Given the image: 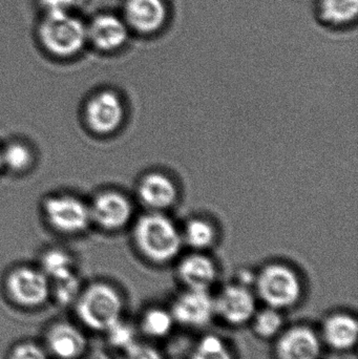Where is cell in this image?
Instances as JSON below:
<instances>
[{"label": "cell", "instance_id": "5bb4252c", "mask_svg": "<svg viewBox=\"0 0 358 359\" xmlns=\"http://www.w3.org/2000/svg\"><path fill=\"white\" fill-rule=\"evenodd\" d=\"M86 27L88 41L103 52H113L122 48L128 38V25L115 15H98Z\"/></svg>", "mask_w": 358, "mask_h": 359}, {"label": "cell", "instance_id": "f546056e", "mask_svg": "<svg viewBox=\"0 0 358 359\" xmlns=\"http://www.w3.org/2000/svg\"><path fill=\"white\" fill-rule=\"evenodd\" d=\"M1 170H4V165H2L1 147H0V172H1Z\"/></svg>", "mask_w": 358, "mask_h": 359}, {"label": "cell", "instance_id": "277c9868", "mask_svg": "<svg viewBox=\"0 0 358 359\" xmlns=\"http://www.w3.org/2000/svg\"><path fill=\"white\" fill-rule=\"evenodd\" d=\"M39 37L46 50L54 56H75L88 42V27L71 13L46 14L39 27Z\"/></svg>", "mask_w": 358, "mask_h": 359}, {"label": "cell", "instance_id": "6da1fadb", "mask_svg": "<svg viewBox=\"0 0 358 359\" xmlns=\"http://www.w3.org/2000/svg\"><path fill=\"white\" fill-rule=\"evenodd\" d=\"M78 324L86 331L103 333L123 320L125 301L121 291L111 283H90L83 286L73 306Z\"/></svg>", "mask_w": 358, "mask_h": 359}, {"label": "cell", "instance_id": "ac0fdd59", "mask_svg": "<svg viewBox=\"0 0 358 359\" xmlns=\"http://www.w3.org/2000/svg\"><path fill=\"white\" fill-rule=\"evenodd\" d=\"M176 323L170 308L151 306L141 314L139 330L143 335L153 339H163L174 331Z\"/></svg>", "mask_w": 358, "mask_h": 359}, {"label": "cell", "instance_id": "ba28073f", "mask_svg": "<svg viewBox=\"0 0 358 359\" xmlns=\"http://www.w3.org/2000/svg\"><path fill=\"white\" fill-rule=\"evenodd\" d=\"M42 345L50 359H82L90 348L85 329L69 320H55L48 325Z\"/></svg>", "mask_w": 358, "mask_h": 359}, {"label": "cell", "instance_id": "4316f807", "mask_svg": "<svg viewBox=\"0 0 358 359\" xmlns=\"http://www.w3.org/2000/svg\"><path fill=\"white\" fill-rule=\"evenodd\" d=\"M6 359H50L42 343L18 341L8 350Z\"/></svg>", "mask_w": 358, "mask_h": 359}, {"label": "cell", "instance_id": "8fae6325", "mask_svg": "<svg viewBox=\"0 0 358 359\" xmlns=\"http://www.w3.org/2000/svg\"><path fill=\"white\" fill-rule=\"evenodd\" d=\"M92 225L107 231L122 229L130 224L134 207L130 198L115 190H104L88 202Z\"/></svg>", "mask_w": 358, "mask_h": 359}, {"label": "cell", "instance_id": "d6986e66", "mask_svg": "<svg viewBox=\"0 0 358 359\" xmlns=\"http://www.w3.org/2000/svg\"><path fill=\"white\" fill-rule=\"evenodd\" d=\"M38 267L48 276L50 283L77 274L73 255L60 248L48 249L42 253Z\"/></svg>", "mask_w": 358, "mask_h": 359}, {"label": "cell", "instance_id": "e0dca14e", "mask_svg": "<svg viewBox=\"0 0 358 359\" xmlns=\"http://www.w3.org/2000/svg\"><path fill=\"white\" fill-rule=\"evenodd\" d=\"M126 21L141 33H153L163 25L166 8L162 0H126Z\"/></svg>", "mask_w": 358, "mask_h": 359}, {"label": "cell", "instance_id": "3957f363", "mask_svg": "<svg viewBox=\"0 0 358 359\" xmlns=\"http://www.w3.org/2000/svg\"><path fill=\"white\" fill-rule=\"evenodd\" d=\"M254 293L267 307L292 309L302 301L304 286L296 270L285 264L265 266L254 278Z\"/></svg>", "mask_w": 358, "mask_h": 359}, {"label": "cell", "instance_id": "7c38bea8", "mask_svg": "<svg viewBox=\"0 0 358 359\" xmlns=\"http://www.w3.org/2000/svg\"><path fill=\"white\" fill-rule=\"evenodd\" d=\"M319 333L306 324L294 325L275 339L277 359H321L323 352Z\"/></svg>", "mask_w": 358, "mask_h": 359}, {"label": "cell", "instance_id": "603a6c76", "mask_svg": "<svg viewBox=\"0 0 358 359\" xmlns=\"http://www.w3.org/2000/svg\"><path fill=\"white\" fill-rule=\"evenodd\" d=\"M183 240L195 250L209 248L216 240L214 226L203 219H193L185 228Z\"/></svg>", "mask_w": 358, "mask_h": 359}, {"label": "cell", "instance_id": "9c48e42d", "mask_svg": "<svg viewBox=\"0 0 358 359\" xmlns=\"http://www.w3.org/2000/svg\"><path fill=\"white\" fill-rule=\"evenodd\" d=\"M125 109L121 97L111 90L92 95L84 107L86 126L94 134L109 136L121 128Z\"/></svg>", "mask_w": 358, "mask_h": 359}, {"label": "cell", "instance_id": "f1b7e54d", "mask_svg": "<svg viewBox=\"0 0 358 359\" xmlns=\"http://www.w3.org/2000/svg\"><path fill=\"white\" fill-rule=\"evenodd\" d=\"M78 0H40L46 14L56 13H71V8L77 4Z\"/></svg>", "mask_w": 358, "mask_h": 359}, {"label": "cell", "instance_id": "cb8c5ba5", "mask_svg": "<svg viewBox=\"0 0 358 359\" xmlns=\"http://www.w3.org/2000/svg\"><path fill=\"white\" fill-rule=\"evenodd\" d=\"M82 288L83 285L78 274L50 283V299H54L57 305L62 307H73Z\"/></svg>", "mask_w": 358, "mask_h": 359}, {"label": "cell", "instance_id": "5b68a950", "mask_svg": "<svg viewBox=\"0 0 358 359\" xmlns=\"http://www.w3.org/2000/svg\"><path fill=\"white\" fill-rule=\"evenodd\" d=\"M8 301L23 310H37L50 299V282L38 266H17L4 278Z\"/></svg>", "mask_w": 358, "mask_h": 359}, {"label": "cell", "instance_id": "ffe728a7", "mask_svg": "<svg viewBox=\"0 0 358 359\" xmlns=\"http://www.w3.org/2000/svg\"><path fill=\"white\" fill-rule=\"evenodd\" d=\"M284 312L265 306L252 318L250 325L254 335L260 339H275L285 329Z\"/></svg>", "mask_w": 358, "mask_h": 359}, {"label": "cell", "instance_id": "30bf717a", "mask_svg": "<svg viewBox=\"0 0 358 359\" xmlns=\"http://www.w3.org/2000/svg\"><path fill=\"white\" fill-rule=\"evenodd\" d=\"M170 310L176 325L191 330L205 328L216 318L210 291L185 289L174 297Z\"/></svg>", "mask_w": 358, "mask_h": 359}, {"label": "cell", "instance_id": "2e32d148", "mask_svg": "<svg viewBox=\"0 0 358 359\" xmlns=\"http://www.w3.org/2000/svg\"><path fill=\"white\" fill-rule=\"evenodd\" d=\"M138 196L151 210H165L176 202L178 188L170 177L160 172H151L141 179Z\"/></svg>", "mask_w": 358, "mask_h": 359}, {"label": "cell", "instance_id": "9a60e30c", "mask_svg": "<svg viewBox=\"0 0 358 359\" xmlns=\"http://www.w3.org/2000/svg\"><path fill=\"white\" fill-rule=\"evenodd\" d=\"M216 263L207 255H187L178 266V278L185 289L210 291L218 280Z\"/></svg>", "mask_w": 358, "mask_h": 359}, {"label": "cell", "instance_id": "4fadbf2b", "mask_svg": "<svg viewBox=\"0 0 358 359\" xmlns=\"http://www.w3.org/2000/svg\"><path fill=\"white\" fill-rule=\"evenodd\" d=\"M324 346L336 352L352 351L358 341V322L350 312L336 311L328 314L319 331Z\"/></svg>", "mask_w": 358, "mask_h": 359}, {"label": "cell", "instance_id": "8992f818", "mask_svg": "<svg viewBox=\"0 0 358 359\" xmlns=\"http://www.w3.org/2000/svg\"><path fill=\"white\" fill-rule=\"evenodd\" d=\"M46 223L60 233L77 236L92 225L90 205L80 196L71 194H55L42 204Z\"/></svg>", "mask_w": 358, "mask_h": 359}, {"label": "cell", "instance_id": "83f0119b", "mask_svg": "<svg viewBox=\"0 0 358 359\" xmlns=\"http://www.w3.org/2000/svg\"><path fill=\"white\" fill-rule=\"evenodd\" d=\"M118 359H164L161 352L153 346L136 341L128 349L120 352Z\"/></svg>", "mask_w": 358, "mask_h": 359}, {"label": "cell", "instance_id": "7402d4cb", "mask_svg": "<svg viewBox=\"0 0 358 359\" xmlns=\"http://www.w3.org/2000/svg\"><path fill=\"white\" fill-rule=\"evenodd\" d=\"M189 359H235V355L222 337L208 333L193 346Z\"/></svg>", "mask_w": 358, "mask_h": 359}, {"label": "cell", "instance_id": "d4e9b609", "mask_svg": "<svg viewBox=\"0 0 358 359\" xmlns=\"http://www.w3.org/2000/svg\"><path fill=\"white\" fill-rule=\"evenodd\" d=\"M357 12L358 0H322V14L330 22H349Z\"/></svg>", "mask_w": 358, "mask_h": 359}, {"label": "cell", "instance_id": "44dd1931", "mask_svg": "<svg viewBox=\"0 0 358 359\" xmlns=\"http://www.w3.org/2000/svg\"><path fill=\"white\" fill-rule=\"evenodd\" d=\"M2 165L13 172H23L32 168L35 161L33 149L20 140L11 141L1 147Z\"/></svg>", "mask_w": 358, "mask_h": 359}, {"label": "cell", "instance_id": "52a82bcc", "mask_svg": "<svg viewBox=\"0 0 358 359\" xmlns=\"http://www.w3.org/2000/svg\"><path fill=\"white\" fill-rule=\"evenodd\" d=\"M214 316L227 326L239 327L250 324L258 311V297L249 286L233 283L223 287L214 297Z\"/></svg>", "mask_w": 358, "mask_h": 359}, {"label": "cell", "instance_id": "484cf974", "mask_svg": "<svg viewBox=\"0 0 358 359\" xmlns=\"http://www.w3.org/2000/svg\"><path fill=\"white\" fill-rule=\"evenodd\" d=\"M107 343L113 349L119 352L128 349L130 346L136 343V330L134 327L125 322V320H120L117 324L109 329L104 333Z\"/></svg>", "mask_w": 358, "mask_h": 359}, {"label": "cell", "instance_id": "7a4b0ae2", "mask_svg": "<svg viewBox=\"0 0 358 359\" xmlns=\"http://www.w3.org/2000/svg\"><path fill=\"white\" fill-rule=\"evenodd\" d=\"M134 240L141 255L151 263L166 264L180 252L183 238L174 222L153 211L137 221Z\"/></svg>", "mask_w": 358, "mask_h": 359}]
</instances>
